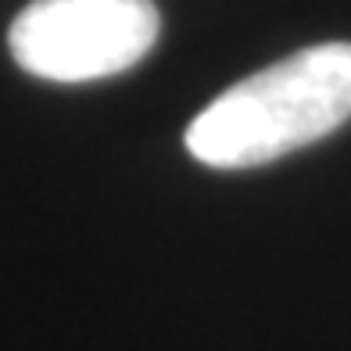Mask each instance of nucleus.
<instances>
[{
  "instance_id": "obj_1",
  "label": "nucleus",
  "mask_w": 351,
  "mask_h": 351,
  "mask_svg": "<svg viewBox=\"0 0 351 351\" xmlns=\"http://www.w3.org/2000/svg\"><path fill=\"white\" fill-rule=\"evenodd\" d=\"M351 119V43H315L254 72L186 125L208 169H251L323 140Z\"/></svg>"
},
{
  "instance_id": "obj_2",
  "label": "nucleus",
  "mask_w": 351,
  "mask_h": 351,
  "mask_svg": "<svg viewBox=\"0 0 351 351\" xmlns=\"http://www.w3.org/2000/svg\"><path fill=\"white\" fill-rule=\"evenodd\" d=\"M162 14L154 0H33L8 29L11 58L36 79H108L154 47Z\"/></svg>"
}]
</instances>
